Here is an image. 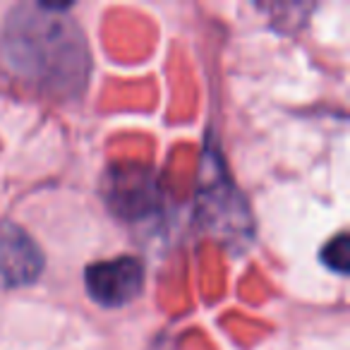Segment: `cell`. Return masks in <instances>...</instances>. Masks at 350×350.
<instances>
[{
  "label": "cell",
  "mask_w": 350,
  "mask_h": 350,
  "mask_svg": "<svg viewBox=\"0 0 350 350\" xmlns=\"http://www.w3.org/2000/svg\"><path fill=\"white\" fill-rule=\"evenodd\" d=\"M70 5L36 3L10 12L3 41L10 63L25 77L55 94H77L89 75V51L84 34L63 15Z\"/></svg>",
  "instance_id": "obj_1"
},
{
  "label": "cell",
  "mask_w": 350,
  "mask_h": 350,
  "mask_svg": "<svg viewBox=\"0 0 350 350\" xmlns=\"http://www.w3.org/2000/svg\"><path fill=\"white\" fill-rule=\"evenodd\" d=\"M106 200L122 219H139L159 202V183L151 168L139 163H118L108 173Z\"/></svg>",
  "instance_id": "obj_2"
},
{
  "label": "cell",
  "mask_w": 350,
  "mask_h": 350,
  "mask_svg": "<svg viewBox=\"0 0 350 350\" xmlns=\"http://www.w3.org/2000/svg\"><path fill=\"white\" fill-rule=\"evenodd\" d=\"M87 291L98 305L122 307L132 302L144 286V269L135 257H116L96 262L84 273Z\"/></svg>",
  "instance_id": "obj_3"
},
{
  "label": "cell",
  "mask_w": 350,
  "mask_h": 350,
  "mask_svg": "<svg viewBox=\"0 0 350 350\" xmlns=\"http://www.w3.org/2000/svg\"><path fill=\"white\" fill-rule=\"evenodd\" d=\"M44 271V254L27 230L0 221V291L34 283Z\"/></svg>",
  "instance_id": "obj_4"
},
{
  "label": "cell",
  "mask_w": 350,
  "mask_h": 350,
  "mask_svg": "<svg viewBox=\"0 0 350 350\" xmlns=\"http://www.w3.org/2000/svg\"><path fill=\"white\" fill-rule=\"evenodd\" d=\"M321 262H324L329 269H334V271L348 273V269H350V238H348V233L336 235L331 243L324 245V250H321Z\"/></svg>",
  "instance_id": "obj_5"
}]
</instances>
